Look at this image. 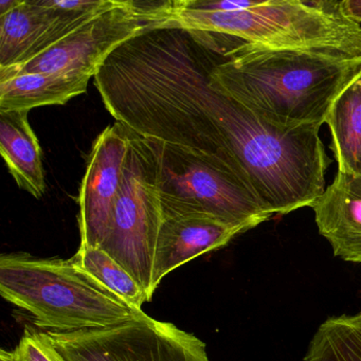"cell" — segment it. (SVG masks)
I'll return each mask as SVG.
<instances>
[{
    "label": "cell",
    "mask_w": 361,
    "mask_h": 361,
    "mask_svg": "<svg viewBox=\"0 0 361 361\" xmlns=\"http://www.w3.org/2000/svg\"><path fill=\"white\" fill-rule=\"evenodd\" d=\"M169 24L189 30L223 33L253 45L342 54L361 60V27L348 20L340 1H259L233 12L183 9L175 0Z\"/></svg>",
    "instance_id": "277c9868"
},
{
    "label": "cell",
    "mask_w": 361,
    "mask_h": 361,
    "mask_svg": "<svg viewBox=\"0 0 361 361\" xmlns=\"http://www.w3.org/2000/svg\"><path fill=\"white\" fill-rule=\"evenodd\" d=\"M164 217L212 215L245 232L271 216L248 183L221 158L153 140Z\"/></svg>",
    "instance_id": "5b68a950"
},
{
    "label": "cell",
    "mask_w": 361,
    "mask_h": 361,
    "mask_svg": "<svg viewBox=\"0 0 361 361\" xmlns=\"http://www.w3.org/2000/svg\"><path fill=\"white\" fill-rule=\"evenodd\" d=\"M183 9L204 12H233L255 7V0H178Z\"/></svg>",
    "instance_id": "d6986e66"
},
{
    "label": "cell",
    "mask_w": 361,
    "mask_h": 361,
    "mask_svg": "<svg viewBox=\"0 0 361 361\" xmlns=\"http://www.w3.org/2000/svg\"><path fill=\"white\" fill-rule=\"evenodd\" d=\"M128 130L130 147L113 224L101 249L132 274L149 302L156 290L154 265L164 223L159 162L152 141Z\"/></svg>",
    "instance_id": "8992f818"
},
{
    "label": "cell",
    "mask_w": 361,
    "mask_h": 361,
    "mask_svg": "<svg viewBox=\"0 0 361 361\" xmlns=\"http://www.w3.org/2000/svg\"><path fill=\"white\" fill-rule=\"evenodd\" d=\"M325 123L338 171L361 176V69L336 97Z\"/></svg>",
    "instance_id": "5bb4252c"
},
{
    "label": "cell",
    "mask_w": 361,
    "mask_h": 361,
    "mask_svg": "<svg viewBox=\"0 0 361 361\" xmlns=\"http://www.w3.org/2000/svg\"><path fill=\"white\" fill-rule=\"evenodd\" d=\"M23 0H0V16L9 13L22 4Z\"/></svg>",
    "instance_id": "44dd1931"
},
{
    "label": "cell",
    "mask_w": 361,
    "mask_h": 361,
    "mask_svg": "<svg viewBox=\"0 0 361 361\" xmlns=\"http://www.w3.org/2000/svg\"><path fill=\"white\" fill-rule=\"evenodd\" d=\"M361 69V60L243 42L221 54L212 81L272 126L325 123L336 97Z\"/></svg>",
    "instance_id": "7a4b0ae2"
},
{
    "label": "cell",
    "mask_w": 361,
    "mask_h": 361,
    "mask_svg": "<svg viewBox=\"0 0 361 361\" xmlns=\"http://www.w3.org/2000/svg\"><path fill=\"white\" fill-rule=\"evenodd\" d=\"M224 52L209 33L183 28L151 44L139 81L147 137L219 156L271 215L312 207L329 164L320 128L272 126L215 85Z\"/></svg>",
    "instance_id": "6da1fadb"
},
{
    "label": "cell",
    "mask_w": 361,
    "mask_h": 361,
    "mask_svg": "<svg viewBox=\"0 0 361 361\" xmlns=\"http://www.w3.org/2000/svg\"><path fill=\"white\" fill-rule=\"evenodd\" d=\"M341 10L348 20L360 25L361 0H342L340 1Z\"/></svg>",
    "instance_id": "ffe728a7"
},
{
    "label": "cell",
    "mask_w": 361,
    "mask_h": 361,
    "mask_svg": "<svg viewBox=\"0 0 361 361\" xmlns=\"http://www.w3.org/2000/svg\"><path fill=\"white\" fill-rule=\"evenodd\" d=\"M312 208L319 233L329 240L334 255L361 263V176L338 171Z\"/></svg>",
    "instance_id": "8fae6325"
},
{
    "label": "cell",
    "mask_w": 361,
    "mask_h": 361,
    "mask_svg": "<svg viewBox=\"0 0 361 361\" xmlns=\"http://www.w3.org/2000/svg\"><path fill=\"white\" fill-rule=\"evenodd\" d=\"M130 147V130L120 122L107 126L92 145L80 188L81 247L101 248L113 224Z\"/></svg>",
    "instance_id": "9c48e42d"
},
{
    "label": "cell",
    "mask_w": 361,
    "mask_h": 361,
    "mask_svg": "<svg viewBox=\"0 0 361 361\" xmlns=\"http://www.w3.org/2000/svg\"><path fill=\"white\" fill-rule=\"evenodd\" d=\"M87 75L29 73L0 81V113L28 111L47 105L66 104L85 94Z\"/></svg>",
    "instance_id": "4fadbf2b"
},
{
    "label": "cell",
    "mask_w": 361,
    "mask_h": 361,
    "mask_svg": "<svg viewBox=\"0 0 361 361\" xmlns=\"http://www.w3.org/2000/svg\"><path fill=\"white\" fill-rule=\"evenodd\" d=\"M73 259L134 310H141L143 304L149 302L145 289L132 274L103 249L80 247Z\"/></svg>",
    "instance_id": "e0dca14e"
},
{
    "label": "cell",
    "mask_w": 361,
    "mask_h": 361,
    "mask_svg": "<svg viewBox=\"0 0 361 361\" xmlns=\"http://www.w3.org/2000/svg\"><path fill=\"white\" fill-rule=\"evenodd\" d=\"M0 361H66L45 331H27L11 350L0 352Z\"/></svg>",
    "instance_id": "ac0fdd59"
},
{
    "label": "cell",
    "mask_w": 361,
    "mask_h": 361,
    "mask_svg": "<svg viewBox=\"0 0 361 361\" xmlns=\"http://www.w3.org/2000/svg\"><path fill=\"white\" fill-rule=\"evenodd\" d=\"M45 333L66 361H210L200 338L145 312L106 329Z\"/></svg>",
    "instance_id": "ba28073f"
},
{
    "label": "cell",
    "mask_w": 361,
    "mask_h": 361,
    "mask_svg": "<svg viewBox=\"0 0 361 361\" xmlns=\"http://www.w3.org/2000/svg\"><path fill=\"white\" fill-rule=\"evenodd\" d=\"M174 1L118 0L117 5L24 64L0 68V81L29 73L94 77L120 46L140 33L168 24Z\"/></svg>",
    "instance_id": "52a82bcc"
},
{
    "label": "cell",
    "mask_w": 361,
    "mask_h": 361,
    "mask_svg": "<svg viewBox=\"0 0 361 361\" xmlns=\"http://www.w3.org/2000/svg\"><path fill=\"white\" fill-rule=\"evenodd\" d=\"M0 152L16 185L39 200L46 191L42 149L28 111L0 113Z\"/></svg>",
    "instance_id": "7c38bea8"
},
{
    "label": "cell",
    "mask_w": 361,
    "mask_h": 361,
    "mask_svg": "<svg viewBox=\"0 0 361 361\" xmlns=\"http://www.w3.org/2000/svg\"><path fill=\"white\" fill-rule=\"evenodd\" d=\"M304 361H361V312L326 319L312 337Z\"/></svg>",
    "instance_id": "2e32d148"
},
{
    "label": "cell",
    "mask_w": 361,
    "mask_h": 361,
    "mask_svg": "<svg viewBox=\"0 0 361 361\" xmlns=\"http://www.w3.org/2000/svg\"><path fill=\"white\" fill-rule=\"evenodd\" d=\"M242 228L225 223L212 215L176 214L164 217L158 236L154 265V287L183 264L209 251L229 244Z\"/></svg>",
    "instance_id": "30bf717a"
},
{
    "label": "cell",
    "mask_w": 361,
    "mask_h": 361,
    "mask_svg": "<svg viewBox=\"0 0 361 361\" xmlns=\"http://www.w3.org/2000/svg\"><path fill=\"white\" fill-rule=\"evenodd\" d=\"M0 293L10 303L30 312L39 329L60 333L116 326L143 312L128 305L73 257L3 255Z\"/></svg>",
    "instance_id": "3957f363"
},
{
    "label": "cell",
    "mask_w": 361,
    "mask_h": 361,
    "mask_svg": "<svg viewBox=\"0 0 361 361\" xmlns=\"http://www.w3.org/2000/svg\"><path fill=\"white\" fill-rule=\"evenodd\" d=\"M58 16V10L45 0H23L16 9L0 16V68L20 64Z\"/></svg>",
    "instance_id": "9a60e30c"
}]
</instances>
